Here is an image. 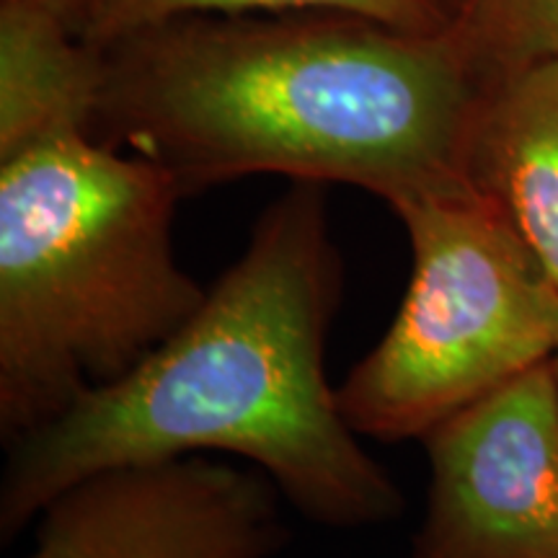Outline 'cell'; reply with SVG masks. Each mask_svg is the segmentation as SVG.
I'll return each mask as SVG.
<instances>
[{"instance_id":"cell-4","label":"cell","mask_w":558,"mask_h":558,"mask_svg":"<svg viewBox=\"0 0 558 558\" xmlns=\"http://www.w3.org/2000/svg\"><path fill=\"white\" fill-rule=\"evenodd\" d=\"M393 213L414 256L409 290L386 337L337 388L349 427L386 442L424 439L558 349V290L471 179Z\"/></svg>"},{"instance_id":"cell-6","label":"cell","mask_w":558,"mask_h":558,"mask_svg":"<svg viewBox=\"0 0 558 558\" xmlns=\"http://www.w3.org/2000/svg\"><path fill=\"white\" fill-rule=\"evenodd\" d=\"M277 492L202 452L90 473L45 507L26 558H269L288 538Z\"/></svg>"},{"instance_id":"cell-1","label":"cell","mask_w":558,"mask_h":558,"mask_svg":"<svg viewBox=\"0 0 558 558\" xmlns=\"http://www.w3.org/2000/svg\"><path fill=\"white\" fill-rule=\"evenodd\" d=\"M341 282L324 184L295 181L169 341L124 378L13 439L0 538H16L90 473L207 450L259 465L318 525L399 518V486L360 445L326 375Z\"/></svg>"},{"instance_id":"cell-9","label":"cell","mask_w":558,"mask_h":558,"mask_svg":"<svg viewBox=\"0 0 558 558\" xmlns=\"http://www.w3.org/2000/svg\"><path fill=\"white\" fill-rule=\"evenodd\" d=\"M284 13L354 16L409 32H445L456 24L442 0H99L78 34L96 50H104L132 34L181 19Z\"/></svg>"},{"instance_id":"cell-10","label":"cell","mask_w":558,"mask_h":558,"mask_svg":"<svg viewBox=\"0 0 558 558\" xmlns=\"http://www.w3.org/2000/svg\"><path fill=\"white\" fill-rule=\"evenodd\" d=\"M456 24L501 73L558 58V0H465Z\"/></svg>"},{"instance_id":"cell-5","label":"cell","mask_w":558,"mask_h":558,"mask_svg":"<svg viewBox=\"0 0 558 558\" xmlns=\"http://www.w3.org/2000/svg\"><path fill=\"white\" fill-rule=\"evenodd\" d=\"M427 514L409 558H558V383L525 369L424 435Z\"/></svg>"},{"instance_id":"cell-11","label":"cell","mask_w":558,"mask_h":558,"mask_svg":"<svg viewBox=\"0 0 558 558\" xmlns=\"http://www.w3.org/2000/svg\"><path fill=\"white\" fill-rule=\"evenodd\" d=\"M39 3L50 5L54 13H60L62 19H68L75 29H81V24L86 21L90 9H94L99 0H39Z\"/></svg>"},{"instance_id":"cell-7","label":"cell","mask_w":558,"mask_h":558,"mask_svg":"<svg viewBox=\"0 0 558 558\" xmlns=\"http://www.w3.org/2000/svg\"><path fill=\"white\" fill-rule=\"evenodd\" d=\"M469 177L505 209L558 290V58L507 70L488 86Z\"/></svg>"},{"instance_id":"cell-3","label":"cell","mask_w":558,"mask_h":558,"mask_svg":"<svg viewBox=\"0 0 558 558\" xmlns=\"http://www.w3.org/2000/svg\"><path fill=\"white\" fill-rule=\"evenodd\" d=\"M184 192L88 132L0 160V432L13 442L132 373L207 290L173 254Z\"/></svg>"},{"instance_id":"cell-2","label":"cell","mask_w":558,"mask_h":558,"mask_svg":"<svg viewBox=\"0 0 558 558\" xmlns=\"http://www.w3.org/2000/svg\"><path fill=\"white\" fill-rule=\"evenodd\" d=\"M90 137L184 194L251 173L362 186L390 207L469 177L488 94L469 37L329 13L197 16L104 47Z\"/></svg>"},{"instance_id":"cell-8","label":"cell","mask_w":558,"mask_h":558,"mask_svg":"<svg viewBox=\"0 0 558 558\" xmlns=\"http://www.w3.org/2000/svg\"><path fill=\"white\" fill-rule=\"evenodd\" d=\"M104 54L39 0H0V160L94 130Z\"/></svg>"},{"instance_id":"cell-12","label":"cell","mask_w":558,"mask_h":558,"mask_svg":"<svg viewBox=\"0 0 558 558\" xmlns=\"http://www.w3.org/2000/svg\"><path fill=\"white\" fill-rule=\"evenodd\" d=\"M550 362H554V373H556V383H558V349H556L554 357H550Z\"/></svg>"}]
</instances>
